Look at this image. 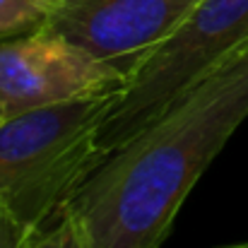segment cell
<instances>
[{
    "label": "cell",
    "instance_id": "6da1fadb",
    "mask_svg": "<svg viewBox=\"0 0 248 248\" xmlns=\"http://www.w3.org/2000/svg\"><path fill=\"white\" fill-rule=\"evenodd\" d=\"M248 118V46L106 155L65 207L94 248H162L178 210Z\"/></svg>",
    "mask_w": 248,
    "mask_h": 248
},
{
    "label": "cell",
    "instance_id": "7a4b0ae2",
    "mask_svg": "<svg viewBox=\"0 0 248 248\" xmlns=\"http://www.w3.org/2000/svg\"><path fill=\"white\" fill-rule=\"evenodd\" d=\"M121 94V92H118ZM118 94L31 108L0 121V210L41 229L104 162L99 125Z\"/></svg>",
    "mask_w": 248,
    "mask_h": 248
},
{
    "label": "cell",
    "instance_id": "3957f363",
    "mask_svg": "<svg viewBox=\"0 0 248 248\" xmlns=\"http://www.w3.org/2000/svg\"><path fill=\"white\" fill-rule=\"evenodd\" d=\"M244 46L248 0H200L162 44L130 65V80L99 125L101 152L123 147Z\"/></svg>",
    "mask_w": 248,
    "mask_h": 248
},
{
    "label": "cell",
    "instance_id": "277c9868",
    "mask_svg": "<svg viewBox=\"0 0 248 248\" xmlns=\"http://www.w3.org/2000/svg\"><path fill=\"white\" fill-rule=\"evenodd\" d=\"M128 80L125 68L92 56L46 27L0 41V113L5 118L31 108L118 94Z\"/></svg>",
    "mask_w": 248,
    "mask_h": 248
},
{
    "label": "cell",
    "instance_id": "5b68a950",
    "mask_svg": "<svg viewBox=\"0 0 248 248\" xmlns=\"http://www.w3.org/2000/svg\"><path fill=\"white\" fill-rule=\"evenodd\" d=\"M200 0H63L46 29L92 56L130 65L162 44ZM125 68V65H121Z\"/></svg>",
    "mask_w": 248,
    "mask_h": 248
},
{
    "label": "cell",
    "instance_id": "8992f818",
    "mask_svg": "<svg viewBox=\"0 0 248 248\" xmlns=\"http://www.w3.org/2000/svg\"><path fill=\"white\" fill-rule=\"evenodd\" d=\"M63 0H0V41L44 29Z\"/></svg>",
    "mask_w": 248,
    "mask_h": 248
},
{
    "label": "cell",
    "instance_id": "52a82bcc",
    "mask_svg": "<svg viewBox=\"0 0 248 248\" xmlns=\"http://www.w3.org/2000/svg\"><path fill=\"white\" fill-rule=\"evenodd\" d=\"M24 248H94L82 222L63 205L46 227L36 229Z\"/></svg>",
    "mask_w": 248,
    "mask_h": 248
},
{
    "label": "cell",
    "instance_id": "ba28073f",
    "mask_svg": "<svg viewBox=\"0 0 248 248\" xmlns=\"http://www.w3.org/2000/svg\"><path fill=\"white\" fill-rule=\"evenodd\" d=\"M34 232L24 227L15 215L0 210V248H24Z\"/></svg>",
    "mask_w": 248,
    "mask_h": 248
},
{
    "label": "cell",
    "instance_id": "9c48e42d",
    "mask_svg": "<svg viewBox=\"0 0 248 248\" xmlns=\"http://www.w3.org/2000/svg\"><path fill=\"white\" fill-rule=\"evenodd\" d=\"M217 248H248V241H241V244H229V246H217Z\"/></svg>",
    "mask_w": 248,
    "mask_h": 248
},
{
    "label": "cell",
    "instance_id": "30bf717a",
    "mask_svg": "<svg viewBox=\"0 0 248 248\" xmlns=\"http://www.w3.org/2000/svg\"><path fill=\"white\" fill-rule=\"evenodd\" d=\"M2 118H5V116H2V113H0V121H2Z\"/></svg>",
    "mask_w": 248,
    "mask_h": 248
}]
</instances>
